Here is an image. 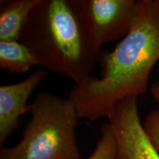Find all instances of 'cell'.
I'll return each instance as SVG.
<instances>
[{
  "mask_svg": "<svg viewBox=\"0 0 159 159\" xmlns=\"http://www.w3.org/2000/svg\"><path fill=\"white\" fill-rule=\"evenodd\" d=\"M30 119L22 139L11 148L0 147V159H80L77 110L71 99L40 93L29 104Z\"/></svg>",
  "mask_w": 159,
  "mask_h": 159,
  "instance_id": "3",
  "label": "cell"
},
{
  "mask_svg": "<svg viewBox=\"0 0 159 159\" xmlns=\"http://www.w3.org/2000/svg\"><path fill=\"white\" fill-rule=\"evenodd\" d=\"M100 138L97 142L92 154L87 159H115L116 142L114 130L110 123L101 127Z\"/></svg>",
  "mask_w": 159,
  "mask_h": 159,
  "instance_id": "9",
  "label": "cell"
},
{
  "mask_svg": "<svg viewBox=\"0 0 159 159\" xmlns=\"http://www.w3.org/2000/svg\"><path fill=\"white\" fill-rule=\"evenodd\" d=\"M151 94L157 102L159 103V83L153 84L151 87Z\"/></svg>",
  "mask_w": 159,
  "mask_h": 159,
  "instance_id": "11",
  "label": "cell"
},
{
  "mask_svg": "<svg viewBox=\"0 0 159 159\" xmlns=\"http://www.w3.org/2000/svg\"><path fill=\"white\" fill-rule=\"evenodd\" d=\"M39 66L35 55L19 41H0V68L12 74H24Z\"/></svg>",
  "mask_w": 159,
  "mask_h": 159,
  "instance_id": "8",
  "label": "cell"
},
{
  "mask_svg": "<svg viewBox=\"0 0 159 159\" xmlns=\"http://www.w3.org/2000/svg\"><path fill=\"white\" fill-rule=\"evenodd\" d=\"M158 61L159 4L139 0L128 33L112 51L101 52L99 77L90 76L69 91L79 119L108 118L118 101L144 94Z\"/></svg>",
  "mask_w": 159,
  "mask_h": 159,
  "instance_id": "1",
  "label": "cell"
},
{
  "mask_svg": "<svg viewBox=\"0 0 159 159\" xmlns=\"http://www.w3.org/2000/svg\"><path fill=\"white\" fill-rule=\"evenodd\" d=\"M157 2H158V3L159 4V0H157Z\"/></svg>",
  "mask_w": 159,
  "mask_h": 159,
  "instance_id": "12",
  "label": "cell"
},
{
  "mask_svg": "<svg viewBox=\"0 0 159 159\" xmlns=\"http://www.w3.org/2000/svg\"><path fill=\"white\" fill-rule=\"evenodd\" d=\"M19 41L30 49L39 66L75 85L91 76L102 52L81 0H41L26 20Z\"/></svg>",
  "mask_w": 159,
  "mask_h": 159,
  "instance_id": "2",
  "label": "cell"
},
{
  "mask_svg": "<svg viewBox=\"0 0 159 159\" xmlns=\"http://www.w3.org/2000/svg\"><path fill=\"white\" fill-rule=\"evenodd\" d=\"M47 76V71L37 69L21 82L0 86V147L18 128L31 94Z\"/></svg>",
  "mask_w": 159,
  "mask_h": 159,
  "instance_id": "6",
  "label": "cell"
},
{
  "mask_svg": "<svg viewBox=\"0 0 159 159\" xmlns=\"http://www.w3.org/2000/svg\"><path fill=\"white\" fill-rule=\"evenodd\" d=\"M144 128L152 144L159 152V110H152L148 115Z\"/></svg>",
  "mask_w": 159,
  "mask_h": 159,
  "instance_id": "10",
  "label": "cell"
},
{
  "mask_svg": "<svg viewBox=\"0 0 159 159\" xmlns=\"http://www.w3.org/2000/svg\"><path fill=\"white\" fill-rule=\"evenodd\" d=\"M137 3L136 0H81L87 22L101 47L128 33Z\"/></svg>",
  "mask_w": 159,
  "mask_h": 159,
  "instance_id": "5",
  "label": "cell"
},
{
  "mask_svg": "<svg viewBox=\"0 0 159 159\" xmlns=\"http://www.w3.org/2000/svg\"><path fill=\"white\" fill-rule=\"evenodd\" d=\"M116 142L115 159H159L139 118L136 97L118 101L108 116Z\"/></svg>",
  "mask_w": 159,
  "mask_h": 159,
  "instance_id": "4",
  "label": "cell"
},
{
  "mask_svg": "<svg viewBox=\"0 0 159 159\" xmlns=\"http://www.w3.org/2000/svg\"><path fill=\"white\" fill-rule=\"evenodd\" d=\"M41 0H2L0 3V41H19L31 11Z\"/></svg>",
  "mask_w": 159,
  "mask_h": 159,
  "instance_id": "7",
  "label": "cell"
}]
</instances>
